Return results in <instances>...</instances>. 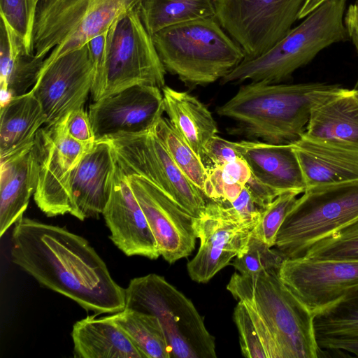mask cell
Returning a JSON list of instances; mask_svg holds the SVG:
<instances>
[{
	"mask_svg": "<svg viewBox=\"0 0 358 358\" xmlns=\"http://www.w3.org/2000/svg\"><path fill=\"white\" fill-rule=\"evenodd\" d=\"M10 241L12 262L40 285L96 315L124 309L126 289L85 238L22 216L14 224Z\"/></svg>",
	"mask_w": 358,
	"mask_h": 358,
	"instance_id": "1",
	"label": "cell"
},
{
	"mask_svg": "<svg viewBox=\"0 0 358 358\" xmlns=\"http://www.w3.org/2000/svg\"><path fill=\"white\" fill-rule=\"evenodd\" d=\"M339 86L250 82L217 108L236 122L231 134L276 145H290L305 133L313 107Z\"/></svg>",
	"mask_w": 358,
	"mask_h": 358,
	"instance_id": "2",
	"label": "cell"
},
{
	"mask_svg": "<svg viewBox=\"0 0 358 358\" xmlns=\"http://www.w3.org/2000/svg\"><path fill=\"white\" fill-rule=\"evenodd\" d=\"M279 271L255 275L235 273L227 290L262 322L279 358H317L319 348L313 315L282 282Z\"/></svg>",
	"mask_w": 358,
	"mask_h": 358,
	"instance_id": "3",
	"label": "cell"
},
{
	"mask_svg": "<svg viewBox=\"0 0 358 358\" xmlns=\"http://www.w3.org/2000/svg\"><path fill=\"white\" fill-rule=\"evenodd\" d=\"M152 37L166 71L188 86L222 79L245 57L215 17L171 26Z\"/></svg>",
	"mask_w": 358,
	"mask_h": 358,
	"instance_id": "4",
	"label": "cell"
},
{
	"mask_svg": "<svg viewBox=\"0 0 358 358\" xmlns=\"http://www.w3.org/2000/svg\"><path fill=\"white\" fill-rule=\"evenodd\" d=\"M346 2L328 0L322 3L267 52L243 59L221 79V83L245 80L280 83L311 62L323 49L349 40L344 24Z\"/></svg>",
	"mask_w": 358,
	"mask_h": 358,
	"instance_id": "5",
	"label": "cell"
},
{
	"mask_svg": "<svg viewBox=\"0 0 358 358\" xmlns=\"http://www.w3.org/2000/svg\"><path fill=\"white\" fill-rule=\"evenodd\" d=\"M143 0H41L32 33V51L42 66L80 48Z\"/></svg>",
	"mask_w": 358,
	"mask_h": 358,
	"instance_id": "6",
	"label": "cell"
},
{
	"mask_svg": "<svg viewBox=\"0 0 358 358\" xmlns=\"http://www.w3.org/2000/svg\"><path fill=\"white\" fill-rule=\"evenodd\" d=\"M126 289L124 308L155 315L169 343L171 358H215V338L192 301L163 276L133 278Z\"/></svg>",
	"mask_w": 358,
	"mask_h": 358,
	"instance_id": "7",
	"label": "cell"
},
{
	"mask_svg": "<svg viewBox=\"0 0 358 358\" xmlns=\"http://www.w3.org/2000/svg\"><path fill=\"white\" fill-rule=\"evenodd\" d=\"M357 219L358 180L308 188L285 217L273 247L285 259L301 257Z\"/></svg>",
	"mask_w": 358,
	"mask_h": 358,
	"instance_id": "8",
	"label": "cell"
},
{
	"mask_svg": "<svg viewBox=\"0 0 358 358\" xmlns=\"http://www.w3.org/2000/svg\"><path fill=\"white\" fill-rule=\"evenodd\" d=\"M101 140L110 143L117 164L127 176L147 179L192 216L201 215L206 197L178 167L153 127L141 133L117 134Z\"/></svg>",
	"mask_w": 358,
	"mask_h": 358,
	"instance_id": "9",
	"label": "cell"
},
{
	"mask_svg": "<svg viewBox=\"0 0 358 358\" xmlns=\"http://www.w3.org/2000/svg\"><path fill=\"white\" fill-rule=\"evenodd\" d=\"M66 116L53 124L41 127L33 145L37 169L34 199L48 217L72 215L73 172L95 143H84L72 138L66 128Z\"/></svg>",
	"mask_w": 358,
	"mask_h": 358,
	"instance_id": "10",
	"label": "cell"
},
{
	"mask_svg": "<svg viewBox=\"0 0 358 358\" xmlns=\"http://www.w3.org/2000/svg\"><path fill=\"white\" fill-rule=\"evenodd\" d=\"M166 72L137 7L112 24L102 97L134 85L162 89L165 86Z\"/></svg>",
	"mask_w": 358,
	"mask_h": 358,
	"instance_id": "11",
	"label": "cell"
},
{
	"mask_svg": "<svg viewBox=\"0 0 358 358\" xmlns=\"http://www.w3.org/2000/svg\"><path fill=\"white\" fill-rule=\"evenodd\" d=\"M215 17L250 59L284 38L306 0H213Z\"/></svg>",
	"mask_w": 358,
	"mask_h": 358,
	"instance_id": "12",
	"label": "cell"
},
{
	"mask_svg": "<svg viewBox=\"0 0 358 358\" xmlns=\"http://www.w3.org/2000/svg\"><path fill=\"white\" fill-rule=\"evenodd\" d=\"M255 227L243 220L229 202L210 199L194 220L200 245L187 265L191 279L206 283L235 257L245 253Z\"/></svg>",
	"mask_w": 358,
	"mask_h": 358,
	"instance_id": "13",
	"label": "cell"
},
{
	"mask_svg": "<svg viewBox=\"0 0 358 358\" xmlns=\"http://www.w3.org/2000/svg\"><path fill=\"white\" fill-rule=\"evenodd\" d=\"M278 275L314 316L358 287V262L285 259Z\"/></svg>",
	"mask_w": 358,
	"mask_h": 358,
	"instance_id": "14",
	"label": "cell"
},
{
	"mask_svg": "<svg viewBox=\"0 0 358 358\" xmlns=\"http://www.w3.org/2000/svg\"><path fill=\"white\" fill-rule=\"evenodd\" d=\"M93 66L88 45L42 66L31 89L53 124L72 110L83 108L91 93Z\"/></svg>",
	"mask_w": 358,
	"mask_h": 358,
	"instance_id": "15",
	"label": "cell"
},
{
	"mask_svg": "<svg viewBox=\"0 0 358 358\" xmlns=\"http://www.w3.org/2000/svg\"><path fill=\"white\" fill-rule=\"evenodd\" d=\"M156 240L159 252L169 264L189 257L195 248L194 217L147 179L128 176Z\"/></svg>",
	"mask_w": 358,
	"mask_h": 358,
	"instance_id": "16",
	"label": "cell"
},
{
	"mask_svg": "<svg viewBox=\"0 0 358 358\" xmlns=\"http://www.w3.org/2000/svg\"><path fill=\"white\" fill-rule=\"evenodd\" d=\"M160 90L151 85H134L94 101L88 114L95 141L152 129L164 112Z\"/></svg>",
	"mask_w": 358,
	"mask_h": 358,
	"instance_id": "17",
	"label": "cell"
},
{
	"mask_svg": "<svg viewBox=\"0 0 358 358\" xmlns=\"http://www.w3.org/2000/svg\"><path fill=\"white\" fill-rule=\"evenodd\" d=\"M109 238L127 256L156 259L157 244L143 210L129 183L128 176L115 163L110 194L102 214Z\"/></svg>",
	"mask_w": 358,
	"mask_h": 358,
	"instance_id": "18",
	"label": "cell"
},
{
	"mask_svg": "<svg viewBox=\"0 0 358 358\" xmlns=\"http://www.w3.org/2000/svg\"><path fill=\"white\" fill-rule=\"evenodd\" d=\"M115 158L110 143L96 141L75 168L71 179V215L83 221L103 214L108 201Z\"/></svg>",
	"mask_w": 358,
	"mask_h": 358,
	"instance_id": "19",
	"label": "cell"
},
{
	"mask_svg": "<svg viewBox=\"0 0 358 358\" xmlns=\"http://www.w3.org/2000/svg\"><path fill=\"white\" fill-rule=\"evenodd\" d=\"M306 189L358 180V146L310 138L293 144Z\"/></svg>",
	"mask_w": 358,
	"mask_h": 358,
	"instance_id": "20",
	"label": "cell"
},
{
	"mask_svg": "<svg viewBox=\"0 0 358 358\" xmlns=\"http://www.w3.org/2000/svg\"><path fill=\"white\" fill-rule=\"evenodd\" d=\"M252 175L280 194L303 193L306 185L292 145H276L257 140L236 142Z\"/></svg>",
	"mask_w": 358,
	"mask_h": 358,
	"instance_id": "21",
	"label": "cell"
},
{
	"mask_svg": "<svg viewBox=\"0 0 358 358\" xmlns=\"http://www.w3.org/2000/svg\"><path fill=\"white\" fill-rule=\"evenodd\" d=\"M303 135L358 146V90L339 86L317 103Z\"/></svg>",
	"mask_w": 358,
	"mask_h": 358,
	"instance_id": "22",
	"label": "cell"
},
{
	"mask_svg": "<svg viewBox=\"0 0 358 358\" xmlns=\"http://www.w3.org/2000/svg\"><path fill=\"white\" fill-rule=\"evenodd\" d=\"M0 236L19 220L34 194L37 169L33 146L0 159Z\"/></svg>",
	"mask_w": 358,
	"mask_h": 358,
	"instance_id": "23",
	"label": "cell"
},
{
	"mask_svg": "<svg viewBox=\"0 0 358 358\" xmlns=\"http://www.w3.org/2000/svg\"><path fill=\"white\" fill-rule=\"evenodd\" d=\"M93 314L77 321L71 337L78 358H143L128 335L111 315Z\"/></svg>",
	"mask_w": 358,
	"mask_h": 358,
	"instance_id": "24",
	"label": "cell"
},
{
	"mask_svg": "<svg viewBox=\"0 0 358 358\" xmlns=\"http://www.w3.org/2000/svg\"><path fill=\"white\" fill-rule=\"evenodd\" d=\"M46 122L43 108L31 90L1 105L0 159L31 148Z\"/></svg>",
	"mask_w": 358,
	"mask_h": 358,
	"instance_id": "25",
	"label": "cell"
},
{
	"mask_svg": "<svg viewBox=\"0 0 358 358\" xmlns=\"http://www.w3.org/2000/svg\"><path fill=\"white\" fill-rule=\"evenodd\" d=\"M162 92L164 112L169 120L205 165V145L218 131L211 113L198 99L186 92L166 85Z\"/></svg>",
	"mask_w": 358,
	"mask_h": 358,
	"instance_id": "26",
	"label": "cell"
},
{
	"mask_svg": "<svg viewBox=\"0 0 358 358\" xmlns=\"http://www.w3.org/2000/svg\"><path fill=\"white\" fill-rule=\"evenodd\" d=\"M43 59L29 53L15 31L1 17L0 85L1 105L10 99L22 95L35 85Z\"/></svg>",
	"mask_w": 358,
	"mask_h": 358,
	"instance_id": "27",
	"label": "cell"
},
{
	"mask_svg": "<svg viewBox=\"0 0 358 358\" xmlns=\"http://www.w3.org/2000/svg\"><path fill=\"white\" fill-rule=\"evenodd\" d=\"M137 9L151 36L178 24L215 17L213 0H143Z\"/></svg>",
	"mask_w": 358,
	"mask_h": 358,
	"instance_id": "28",
	"label": "cell"
},
{
	"mask_svg": "<svg viewBox=\"0 0 358 358\" xmlns=\"http://www.w3.org/2000/svg\"><path fill=\"white\" fill-rule=\"evenodd\" d=\"M110 315L143 358H171L165 333L157 317L129 308Z\"/></svg>",
	"mask_w": 358,
	"mask_h": 358,
	"instance_id": "29",
	"label": "cell"
},
{
	"mask_svg": "<svg viewBox=\"0 0 358 358\" xmlns=\"http://www.w3.org/2000/svg\"><path fill=\"white\" fill-rule=\"evenodd\" d=\"M317 343L322 340H358V287L314 315Z\"/></svg>",
	"mask_w": 358,
	"mask_h": 358,
	"instance_id": "30",
	"label": "cell"
},
{
	"mask_svg": "<svg viewBox=\"0 0 358 358\" xmlns=\"http://www.w3.org/2000/svg\"><path fill=\"white\" fill-rule=\"evenodd\" d=\"M153 129L178 167L203 192L208 176L207 167L169 118L162 116L154 125Z\"/></svg>",
	"mask_w": 358,
	"mask_h": 358,
	"instance_id": "31",
	"label": "cell"
},
{
	"mask_svg": "<svg viewBox=\"0 0 358 358\" xmlns=\"http://www.w3.org/2000/svg\"><path fill=\"white\" fill-rule=\"evenodd\" d=\"M203 193L210 200L234 201L249 181L252 173L243 158L208 168Z\"/></svg>",
	"mask_w": 358,
	"mask_h": 358,
	"instance_id": "32",
	"label": "cell"
},
{
	"mask_svg": "<svg viewBox=\"0 0 358 358\" xmlns=\"http://www.w3.org/2000/svg\"><path fill=\"white\" fill-rule=\"evenodd\" d=\"M302 257L313 259L358 262V219L313 244Z\"/></svg>",
	"mask_w": 358,
	"mask_h": 358,
	"instance_id": "33",
	"label": "cell"
},
{
	"mask_svg": "<svg viewBox=\"0 0 358 358\" xmlns=\"http://www.w3.org/2000/svg\"><path fill=\"white\" fill-rule=\"evenodd\" d=\"M284 259L276 249L252 234L247 251L235 257L230 265L241 275H255L264 271H279Z\"/></svg>",
	"mask_w": 358,
	"mask_h": 358,
	"instance_id": "34",
	"label": "cell"
},
{
	"mask_svg": "<svg viewBox=\"0 0 358 358\" xmlns=\"http://www.w3.org/2000/svg\"><path fill=\"white\" fill-rule=\"evenodd\" d=\"M297 195L293 192L281 194L263 208L252 235L273 248L277 233L285 217L294 206Z\"/></svg>",
	"mask_w": 358,
	"mask_h": 358,
	"instance_id": "35",
	"label": "cell"
},
{
	"mask_svg": "<svg viewBox=\"0 0 358 358\" xmlns=\"http://www.w3.org/2000/svg\"><path fill=\"white\" fill-rule=\"evenodd\" d=\"M36 10L32 0H0V16L15 31L29 53L32 51V33Z\"/></svg>",
	"mask_w": 358,
	"mask_h": 358,
	"instance_id": "36",
	"label": "cell"
},
{
	"mask_svg": "<svg viewBox=\"0 0 358 358\" xmlns=\"http://www.w3.org/2000/svg\"><path fill=\"white\" fill-rule=\"evenodd\" d=\"M233 319L238 331L242 355L247 358H267L257 327L243 301H238Z\"/></svg>",
	"mask_w": 358,
	"mask_h": 358,
	"instance_id": "37",
	"label": "cell"
},
{
	"mask_svg": "<svg viewBox=\"0 0 358 358\" xmlns=\"http://www.w3.org/2000/svg\"><path fill=\"white\" fill-rule=\"evenodd\" d=\"M110 27L93 38L88 43L93 66L91 95L94 101L102 97L105 87Z\"/></svg>",
	"mask_w": 358,
	"mask_h": 358,
	"instance_id": "38",
	"label": "cell"
},
{
	"mask_svg": "<svg viewBox=\"0 0 358 358\" xmlns=\"http://www.w3.org/2000/svg\"><path fill=\"white\" fill-rule=\"evenodd\" d=\"M204 150L206 159H208L213 166H221L242 157L236 142L223 138L217 134L208 141Z\"/></svg>",
	"mask_w": 358,
	"mask_h": 358,
	"instance_id": "39",
	"label": "cell"
},
{
	"mask_svg": "<svg viewBox=\"0 0 358 358\" xmlns=\"http://www.w3.org/2000/svg\"><path fill=\"white\" fill-rule=\"evenodd\" d=\"M66 128L74 139L84 143H94L89 114L83 108L72 110L66 116Z\"/></svg>",
	"mask_w": 358,
	"mask_h": 358,
	"instance_id": "40",
	"label": "cell"
},
{
	"mask_svg": "<svg viewBox=\"0 0 358 358\" xmlns=\"http://www.w3.org/2000/svg\"><path fill=\"white\" fill-rule=\"evenodd\" d=\"M230 203L243 220L257 226L262 209L256 204L246 185L238 196Z\"/></svg>",
	"mask_w": 358,
	"mask_h": 358,
	"instance_id": "41",
	"label": "cell"
},
{
	"mask_svg": "<svg viewBox=\"0 0 358 358\" xmlns=\"http://www.w3.org/2000/svg\"><path fill=\"white\" fill-rule=\"evenodd\" d=\"M256 204L262 209L281 194L278 191L257 180L251 175L246 185Z\"/></svg>",
	"mask_w": 358,
	"mask_h": 358,
	"instance_id": "42",
	"label": "cell"
},
{
	"mask_svg": "<svg viewBox=\"0 0 358 358\" xmlns=\"http://www.w3.org/2000/svg\"><path fill=\"white\" fill-rule=\"evenodd\" d=\"M344 24L358 54V0L346 8Z\"/></svg>",
	"mask_w": 358,
	"mask_h": 358,
	"instance_id": "43",
	"label": "cell"
},
{
	"mask_svg": "<svg viewBox=\"0 0 358 358\" xmlns=\"http://www.w3.org/2000/svg\"><path fill=\"white\" fill-rule=\"evenodd\" d=\"M322 350H337L350 353L358 357V340H322L317 342Z\"/></svg>",
	"mask_w": 358,
	"mask_h": 358,
	"instance_id": "44",
	"label": "cell"
},
{
	"mask_svg": "<svg viewBox=\"0 0 358 358\" xmlns=\"http://www.w3.org/2000/svg\"><path fill=\"white\" fill-rule=\"evenodd\" d=\"M327 1L328 0H306L299 13V20L303 19L309 13L313 12L315 8Z\"/></svg>",
	"mask_w": 358,
	"mask_h": 358,
	"instance_id": "45",
	"label": "cell"
},
{
	"mask_svg": "<svg viewBox=\"0 0 358 358\" xmlns=\"http://www.w3.org/2000/svg\"><path fill=\"white\" fill-rule=\"evenodd\" d=\"M41 0H32L33 1V5H34V7L35 8V10H36V8H37V6H38V3H39V1H41Z\"/></svg>",
	"mask_w": 358,
	"mask_h": 358,
	"instance_id": "46",
	"label": "cell"
},
{
	"mask_svg": "<svg viewBox=\"0 0 358 358\" xmlns=\"http://www.w3.org/2000/svg\"><path fill=\"white\" fill-rule=\"evenodd\" d=\"M356 88L358 90V80H357V84H356Z\"/></svg>",
	"mask_w": 358,
	"mask_h": 358,
	"instance_id": "47",
	"label": "cell"
}]
</instances>
